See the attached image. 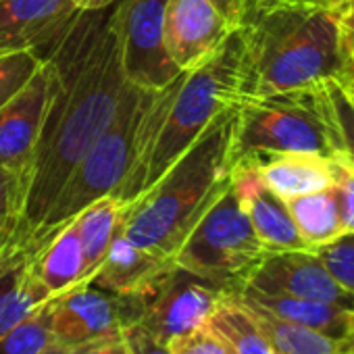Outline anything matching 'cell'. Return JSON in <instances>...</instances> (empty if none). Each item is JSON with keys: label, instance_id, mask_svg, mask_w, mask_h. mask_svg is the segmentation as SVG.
<instances>
[{"label": "cell", "instance_id": "obj_29", "mask_svg": "<svg viewBox=\"0 0 354 354\" xmlns=\"http://www.w3.org/2000/svg\"><path fill=\"white\" fill-rule=\"evenodd\" d=\"M333 173V192L337 201V211L342 219L344 234H354V165L346 154L331 158Z\"/></svg>", "mask_w": 354, "mask_h": 354}, {"label": "cell", "instance_id": "obj_35", "mask_svg": "<svg viewBox=\"0 0 354 354\" xmlns=\"http://www.w3.org/2000/svg\"><path fill=\"white\" fill-rule=\"evenodd\" d=\"M339 24H342V34H344L346 48H348V53L352 57V63H354V11L339 15Z\"/></svg>", "mask_w": 354, "mask_h": 354}, {"label": "cell", "instance_id": "obj_32", "mask_svg": "<svg viewBox=\"0 0 354 354\" xmlns=\"http://www.w3.org/2000/svg\"><path fill=\"white\" fill-rule=\"evenodd\" d=\"M46 354H129V348L123 339V333H119V335L100 337L84 344H71V346L55 342Z\"/></svg>", "mask_w": 354, "mask_h": 354}, {"label": "cell", "instance_id": "obj_16", "mask_svg": "<svg viewBox=\"0 0 354 354\" xmlns=\"http://www.w3.org/2000/svg\"><path fill=\"white\" fill-rule=\"evenodd\" d=\"M173 269V259L154 254L133 244L123 236V232H119L90 283L106 292L133 294L146 298Z\"/></svg>", "mask_w": 354, "mask_h": 354}, {"label": "cell", "instance_id": "obj_19", "mask_svg": "<svg viewBox=\"0 0 354 354\" xmlns=\"http://www.w3.org/2000/svg\"><path fill=\"white\" fill-rule=\"evenodd\" d=\"M30 269L50 300L86 283L84 252L73 221L30 254Z\"/></svg>", "mask_w": 354, "mask_h": 354}, {"label": "cell", "instance_id": "obj_33", "mask_svg": "<svg viewBox=\"0 0 354 354\" xmlns=\"http://www.w3.org/2000/svg\"><path fill=\"white\" fill-rule=\"evenodd\" d=\"M123 339L129 348V354H173L169 342L154 335L142 323H133L123 329Z\"/></svg>", "mask_w": 354, "mask_h": 354}, {"label": "cell", "instance_id": "obj_43", "mask_svg": "<svg viewBox=\"0 0 354 354\" xmlns=\"http://www.w3.org/2000/svg\"><path fill=\"white\" fill-rule=\"evenodd\" d=\"M352 73H354V69H352Z\"/></svg>", "mask_w": 354, "mask_h": 354}, {"label": "cell", "instance_id": "obj_17", "mask_svg": "<svg viewBox=\"0 0 354 354\" xmlns=\"http://www.w3.org/2000/svg\"><path fill=\"white\" fill-rule=\"evenodd\" d=\"M250 160L261 180L283 201L327 190L333 186L331 158L310 154V152H281V154H263Z\"/></svg>", "mask_w": 354, "mask_h": 354}, {"label": "cell", "instance_id": "obj_30", "mask_svg": "<svg viewBox=\"0 0 354 354\" xmlns=\"http://www.w3.org/2000/svg\"><path fill=\"white\" fill-rule=\"evenodd\" d=\"M173 354H234L227 342L209 325V321L169 342Z\"/></svg>", "mask_w": 354, "mask_h": 354}, {"label": "cell", "instance_id": "obj_34", "mask_svg": "<svg viewBox=\"0 0 354 354\" xmlns=\"http://www.w3.org/2000/svg\"><path fill=\"white\" fill-rule=\"evenodd\" d=\"M209 3L234 26L240 28L246 17V0H209Z\"/></svg>", "mask_w": 354, "mask_h": 354}, {"label": "cell", "instance_id": "obj_24", "mask_svg": "<svg viewBox=\"0 0 354 354\" xmlns=\"http://www.w3.org/2000/svg\"><path fill=\"white\" fill-rule=\"evenodd\" d=\"M209 325L227 342L234 354H271V348L248 306L230 292L209 319Z\"/></svg>", "mask_w": 354, "mask_h": 354}, {"label": "cell", "instance_id": "obj_9", "mask_svg": "<svg viewBox=\"0 0 354 354\" xmlns=\"http://www.w3.org/2000/svg\"><path fill=\"white\" fill-rule=\"evenodd\" d=\"M146 298L115 294L84 283L46 302L48 325L55 342L71 346L123 333L140 321Z\"/></svg>", "mask_w": 354, "mask_h": 354}, {"label": "cell", "instance_id": "obj_3", "mask_svg": "<svg viewBox=\"0 0 354 354\" xmlns=\"http://www.w3.org/2000/svg\"><path fill=\"white\" fill-rule=\"evenodd\" d=\"M244 98V42L240 28L201 67L180 73L156 92L140 150L123 188V207L138 201L203 131Z\"/></svg>", "mask_w": 354, "mask_h": 354}, {"label": "cell", "instance_id": "obj_22", "mask_svg": "<svg viewBox=\"0 0 354 354\" xmlns=\"http://www.w3.org/2000/svg\"><path fill=\"white\" fill-rule=\"evenodd\" d=\"M73 223L84 252L86 283H90V279L102 265L113 240L123 227V205L115 196L98 198L96 203L88 205L73 219Z\"/></svg>", "mask_w": 354, "mask_h": 354}, {"label": "cell", "instance_id": "obj_14", "mask_svg": "<svg viewBox=\"0 0 354 354\" xmlns=\"http://www.w3.org/2000/svg\"><path fill=\"white\" fill-rule=\"evenodd\" d=\"M71 0H0V55L48 50L75 21Z\"/></svg>", "mask_w": 354, "mask_h": 354}, {"label": "cell", "instance_id": "obj_2", "mask_svg": "<svg viewBox=\"0 0 354 354\" xmlns=\"http://www.w3.org/2000/svg\"><path fill=\"white\" fill-rule=\"evenodd\" d=\"M244 98L323 86L352 73L339 13L323 0H292L240 26Z\"/></svg>", "mask_w": 354, "mask_h": 354}, {"label": "cell", "instance_id": "obj_38", "mask_svg": "<svg viewBox=\"0 0 354 354\" xmlns=\"http://www.w3.org/2000/svg\"><path fill=\"white\" fill-rule=\"evenodd\" d=\"M339 15H344V13H350V11H354V0H331L329 3Z\"/></svg>", "mask_w": 354, "mask_h": 354}, {"label": "cell", "instance_id": "obj_31", "mask_svg": "<svg viewBox=\"0 0 354 354\" xmlns=\"http://www.w3.org/2000/svg\"><path fill=\"white\" fill-rule=\"evenodd\" d=\"M325 88H327L329 98H331V104H333L335 121H337L339 136H342L344 154L354 165V100L344 90V86L339 84V80H329L325 84Z\"/></svg>", "mask_w": 354, "mask_h": 354}, {"label": "cell", "instance_id": "obj_26", "mask_svg": "<svg viewBox=\"0 0 354 354\" xmlns=\"http://www.w3.org/2000/svg\"><path fill=\"white\" fill-rule=\"evenodd\" d=\"M53 344L55 335L44 304L32 317L0 335V354H46Z\"/></svg>", "mask_w": 354, "mask_h": 354}, {"label": "cell", "instance_id": "obj_27", "mask_svg": "<svg viewBox=\"0 0 354 354\" xmlns=\"http://www.w3.org/2000/svg\"><path fill=\"white\" fill-rule=\"evenodd\" d=\"M44 55L34 50H17L0 55V106H5L26 82L36 73Z\"/></svg>", "mask_w": 354, "mask_h": 354}, {"label": "cell", "instance_id": "obj_15", "mask_svg": "<svg viewBox=\"0 0 354 354\" xmlns=\"http://www.w3.org/2000/svg\"><path fill=\"white\" fill-rule=\"evenodd\" d=\"M232 177L250 225L267 252L308 250L290 215L288 203L261 180L250 160L234 162Z\"/></svg>", "mask_w": 354, "mask_h": 354}, {"label": "cell", "instance_id": "obj_4", "mask_svg": "<svg viewBox=\"0 0 354 354\" xmlns=\"http://www.w3.org/2000/svg\"><path fill=\"white\" fill-rule=\"evenodd\" d=\"M236 106L219 115L138 201L123 207L121 232L127 240L154 254L175 257L232 177Z\"/></svg>", "mask_w": 354, "mask_h": 354}, {"label": "cell", "instance_id": "obj_21", "mask_svg": "<svg viewBox=\"0 0 354 354\" xmlns=\"http://www.w3.org/2000/svg\"><path fill=\"white\" fill-rule=\"evenodd\" d=\"M242 302L248 306L254 321L259 323V327L271 348V354H346V350L352 346V342L329 337L317 329L275 317L269 310H265L252 302H246V300H242Z\"/></svg>", "mask_w": 354, "mask_h": 354}, {"label": "cell", "instance_id": "obj_13", "mask_svg": "<svg viewBox=\"0 0 354 354\" xmlns=\"http://www.w3.org/2000/svg\"><path fill=\"white\" fill-rule=\"evenodd\" d=\"M234 28L209 0H167L165 44L180 73L207 63L230 38Z\"/></svg>", "mask_w": 354, "mask_h": 354}, {"label": "cell", "instance_id": "obj_18", "mask_svg": "<svg viewBox=\"0 0 354 354\" xmlns=\"http://www.w3.org/2000/svg\"><path fill=\"white\" fill-rule=\"evenodd\" d=\"M236 294L242 300L252 302V304L269 310L275 317L317 329L335 339L354 342V310H350V308H342V306L317 302V300L294 298V296L265 294V292H259L252 288H240V290H236Z\"/></svg>", "mask_w": 354, "mask_h": 354}, {"label": "cell", "instance_id": "obj_1", "mask_svg": "<svg viewBox=\"0 0 354 354\" xmlns=\"http://www.w3.org/2000/svg\"><path fill=\"white\" fill-rule=\"evenodd\" d=\"M111 9L80 13L48 48L59 63V86L26 180L21 225L7 257L30 254V244L71 171L117 113L127 82L109 24Z\"/></svg>", "mask_w": 354, "mask_h": 354}, {"label": "cell", "instance_id": "obj_36", "mask_svg": "<svg viewBox=\"0 0 354 354\" xmlns=\"http://www.w3.org/2000/svg\"><path fill=\"white\" fill-rule=\"evenodd\" d=\"M71 3L80 13H98L115 7L117 0H71Z\"/></svg>", "mask_w": 354, "mask_h": 354}, {"label": "cell", "instance_id": "obj_39", "mask_svg": "<svg viewBox=\"0 0 354 354\" xmlns=\"http://www.w3.org/2000/svg\"><path fill=\"white\" fill-rule=\"evenodd\" d=\"M339 84L344 86V90H346L350 96H354V73H348V75L339 77Z\"/></svg>", "mask_w": 354, "mask_h": 354}, {"label": "cell", "instance_id": "obj_20", "mask_svg": "<svg viewBox=\"0 0 354 354\" xmlns=\"http://www.w3.org/2000/svg\"><path fill=\"white\" fill-rule=\"evenodd\" d=\"M48 294L30 269V254L0 261V335L13 329L48 302Z\"/></svg>", "mask_w": 354, "mask_h": 354}, {"label": "cell", "instance_id": "obj_41", "mask_svg": "<svg viewBox=\"0 0 354 354\" xmlns=\"http://www.w3.org/2000/svg\"><path fill=\"white\" fill-rule=\"evenodd\" d=\"M323 3H331V0H323Z\"/></svg>", "mask_w": 354, "mask_h": 354}, {"label": "cell", "instance_id": "obj_12", "mask_svg": "<svg viewBox=\"0 0 354 354\" xmlns=\"http://www.w3.org/2000/svg\"><path fill=\"white\" fill-rule=\"evenodd\" d=\"M242 288L327 302L354 310V296L333 279L315 250L269 252Z\"/></svg>", "mask_w": 354, "mask_h": 354}, {"label": "cell", "instance_id": "obj_28", "mask_svg": "<svg viewBox=\"0 0 354 354\" xmlns=\"http://www.w3.org/2000/svg\"><path fill=\"white\" fill-rule=\"evenodd\" d=\"M333 279L354 296V234H342L315 250Z\"/></svg>", "mask_w": 354, "mask_h": 354}, {"label": "cell", "instance_id": "obj_10", "mask_svg": "<svg viewBox=\"0 0 354 354\" xmlns=\"http://www.w3.org/2000/svg\"><path fill=\"white\" fill-rule=\"evenodd\" d=\"M59 86V63L46 53L26 86L0 106V167L28 180L46 113Z\"/></svg>", "mask_w": 354, "mask_h": 354}, {"label": "cell", "instance_id": "obj_5", "mask_svg": "<svg viewBox=\"0 0 354 354\" xmlns=\"http://www.w3.org/2000/svg\"><path fill=\"white\" fill-rule=\"evenodd\" d=\"M156 92L158 90H142L131 84L125 86L117 113L71 171L30 244V254L73 221L88 205L119 194L133 169L142 131Z\"/></svg>", "mask_w": 354, "mask_h": 354}, {"label": "cell", "instance_id": "obj_25", "mask_svg": "<svg viewBox=\"0 0 354 354\" xmlns=\"http://www.w3.org/2000/svg\"><path fill=\"white\" fill-rule=\"evenodd\" d=\"M26 182L5 167H0V259H5L17 238L24 217Z\"/></svg>", "mask_w": 354, "mask_h": 354}, {"label": "cell", "instance_id": "obj_37", "mask_svg": "<svg viewBox=\"0 0 354 354\" xmlns=\"http://www.w3.org/2000/svg\"><path fill=\"white\" fill-rule=\"evenodd\" d=\"M283 3H292V0H246V17L261 13V11H267L271 7H277V5H283Z\"/></svg>", "mask_w": 354, "mask_h": 354}, {"label": "cell", "instance_id": "obj_11", "mask_svg": "<svg viewBox=\"0 0 354 354\" xmlns=\"http://www.w3.org/2000/svg\"><path fill=\"white\" fill-rule=\"evenodd\" d=\"M232 290L211 283L175 265V269L146 296L138 323L165 342L205 325Z\"/></svg>", "mask_w": 354, "mask_h": 354}, {"label": "cell", "instance_id": "obj_42", "mask_svg": "<svg viewBox=\"0 0 354 354\" xmlns=\"http://www.w3.org/2000/svg\"><path fill=\"white\" fill-rule=\"evenodd\" d=\"M350 98H352V100H354V96H350Z\"/></svg>", "mask_w": 354, "mask_h": 354}, {"label": "cell", "instance_id": "obj_23", "mask_svg": "<svg viewBox=\"0 0 354 354\" xmlns=\"http://www.w3.org/2000/svg\"><path fill=\"white\" fill-rule=\"evenodd\" d=\"M286 203L308 250H317L344 234L333 188L302 194Z\"/></svg>", "mask_w": 354, "mask_h": 354}, {"label": "cell", "instance_id": "obj_7", "mask_svg": "<svg viewBox=\"0 0 354 354\" xmlns=\"http://www.w3.org/2000/svg\"><path fill=\"white\" fill-rule=\"evenodd\" d=\"M267 254L238 198L234 177H230L177 248L173 263L188 273L236 292Z\"/></svg>", "mask_w": 354, "mask_h": 354}, {"label": "cell", "instance_id": "obj_40", "mask_svg": "<svg viewBox=\"0 0 354 354\" xmlns=\"http://www.w3.org/2000/svg\"><path fill=\"white\" fill-rule=\"evenodd\" d=\"M346 354H354V342H352V346H350V348L346 350Z\"/></svg>", "mask_w": 354, "mask_h": 354}, {"label": "cell", "instance_id": "obj_8", "mask_svg": "<svg viewBox=\"0 0 354 354\" xmlns=\"http://www.w3.org/2000/svg\"><path fill=\"white\" fill-rule=\"evenodd\" d=\"M165 5L167 0H117L109 15L123 77L142 90H162L180 75L165 44Z\"/></svg>", "mask_w": 354, "mask_h": 354}, {"label": "cell", "instance_id": "obj_6", "mask_svg": "<svg viewBox=\"0 0 354 354\" xmlns=\"http://www.w3.org/2000/svg\"><path fill=\"white\" fill-rule=\"evenodd\" d=\"M325 84L242 98L236 106L234 162L281 152L342 156V136Z\"/></svg>", "mask_w": 354, "mask_h": 354}]
</instances>
